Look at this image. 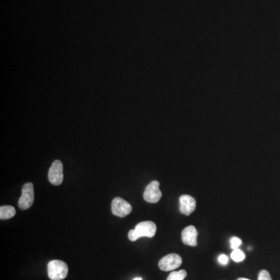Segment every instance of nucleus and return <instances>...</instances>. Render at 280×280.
I'll return each mask as SVG.
<instances>
[{"label":"nucleus","mask_w":280,"mask_h":280,"mask_svg":"<svg viewBox=\"0 0 280 280\" xmlns=\"http://www.w3.org/2000/svg\"><path fill=\"white\" fill-rule=\"evenodd\" d=\"M230 243H231V247L233 250L238 248L242 244V241L240 238L237 237H231L230 240Z\"/></svg>","instance_id":"obj_13"},{"label":"nucleus","mask_w":280,"mask_h":280,"mask_svg":"<svg viewBox=\"0 0 280 280\" xmlns=\"http://www.w3.org/2000/svg\"><path fill=\"white\" fill-rule=\"evenodd\" d=\"M162 193L160 190V183L157 181H153L147 185L144 193V198L147 203H156L160 201Z\"/></svg>","instance_id":"obj_5"},{"label":"nucleus","mask_w":280,"mask_h":280,"mask_svg":"<svg viewBox=\"0 0 280 280\" xmlns=\"http://www.w3.org/2000/svg\"><path fill=\"white\" fill-rule=\"evenodd\" d=\"M48 180L53 185L59 186L63 181V165L60 160H54L48 172Z\"/></svg>","instance_id":"obj_7"},{"label":"nucleus","mask_w":280,"mask_h":280,"mask_svg":"<svg viewBox=\"0 0 280 280\" xmlns=\"http://www.w3.org/2000/svg\"><path fill=\"white\" fill-rule=\"evenodd\" d=\"M68 265L60 260H52L48 264V275L51 280H63L67 277Z\"/></svg>","instance_id":"obj_2"},{"label":"nucleus","mask_w":280,"mask_h":280,"mask_svg":"<svg viewBox=\"0 0 280 280\" xmlns=\"http://www.w3.org/2000/svg\"><path fill=\"white\" fill-rule=\"evenodd\" d=\"M231 259H232L234 262H241L245 259V255H244V252L240 250V249H235V250H233L232 253H231Z\"/></svg>","instance_id":"obj_12"},{"label":"nucleus","mask_w":280,"mask_h":280,"mask_svg":"<svg viewBox=\"0 0 280 280\" xmlns=\"http://www.w3.org/2000/svg\"><path fill=\"white\" fill-rule=\"evenodd\" d=\"M187 276V272L185 270H180L178 272H172L168 275L166 280H184Z\"/></svg>","instance_id":"obj_11"},{"label":"nucleus","mask_w":280,"mask_h":280,"mask_svg":"<svg viewBox=\"0 0 280 280\" xmlns=\"http://www.w3.org/2000/svg\"><path fill=\"white\" fill-rule=\"evenodd\" d=\"M181 263L182 259L181 256L177 254H170L162 258L159 262L158 265L162 271L168 272L178 269L181 266Z\"/></svg>","instance_id":"obj_4"},{"label":"nucleus","mask_w":280,"mask_h":280,"mask_svg":"<svg viewBox=\"0 0 280 280\" xmlns=\"http://www.w3.org/2000/svg\"><path fill=\"white\" fill-rule=\"evenodd\" d=\"M237 280H250V279H248V278H238V279Z\"/></svg>","instance_id":"obj_16"},{"label":"nucleus","mask_w":280,"mask_h":280,"mask_svg":"<svg viewBox=\"0 0 280 280\" xmlns=\"http://www.w3.org/2000/svg\"><path fill=\"white\" fill-rule=\"evenodd\" d=\"M197 237H198V231L194 226L187 227L182 231V234H181V239L184 244L191 247H195L198 244Z\"/></svg>","instance_id":"obj_9"},{"label":"nucleus","mask_w":280,"mask_h":280,"mask_svg":"<svg viewBox=\"0 0 280 280\" xmlns=\"http://www.w3.org/2000/svg\"><path fill=\"white\" fill-rule=\"evenodd\" d=\"M180 202V212L182 214L186 215V216H189L194 211V209L196 208V202L193 197L188 194H184L181 195L179 199Z\"/></svg>","instance_id":"obj_8"},{"label":"nucleus","mask_w":280,"mask_h":280,"mask_svg":"<svg viewBox=\"0 0 280 280\" xmlns=\"http://www.w3.org/2000/svg\"><path fill=\"white\" fill-rule=\"evenodd\" d=\"M132 207L123 199L115 198L111 203V211L113 214L119 217H125L132 212Z\"/></svg>","instance_id":"obj_6"},{"label":"nucleus","mask_w":280,"mask_h":280,"mask_svg":"<svg viewBox=\"0 0 280 280\" xmlns=\"http://www.w3.org/2000/svg\"><path fill=\"white\" fill-rule=\"evenodd\" d=\"M16 215L15 208L12 206H4L0 207V219H9Z\"/></svg>","instance_id":"obj_10"},{"label":"nucleus","mask_w":280,"mask_h":280,"mask_svg":"<svg viewBox=\"0 0 280 280\" xmlns=\"http://www.w3.org/2000/svg\"><path fill=\"white\" fill-rule=\"evenodd\" d=\"M259 280H272L270 274L267 270H262L259 274Z\"/></svg>","instance_id":"obj_14"},{"label":"nucleus","mask_w":280,"mask_h":280,"mask_svg":"<svg viewBox=\"0 0 280 280\" xmlns=\"http://www.w3.org/2000/svg\"><path fill=\"white\" fill-rule=\"evenodd\" d=\"M218 262L221 264V265H226L229 262V259L226 255H220L218 258Z\"/></svg>","instance_id":"obj_15"},{"label":"nucleus","mask_w":280,"mask_h":280,"mask_svg":"<svg viewBox=\"0 0 280 280\" xmlns=\"http://www.w3.org/2000/svg\"><path fill=\"white\" fill-rule=\"evenodd\" d=\"M133 280H143L142 278H135Z\"/></svg>","instance_id":"obj_17"},{"label":"nucleus","mask_w":280,"mask_h":280,"mask_svg":"<svg viewBox=\"0 0 280 280\" xmlns=\"http://www.w3.org/2000/svg\"><path fill=\"white\" fill-rule=\"evenodd\" d=\"M157 232V226L152 221H144L135 226V229L131 230L128 234L131 241H135L142 237H153Z\"/></svg>","instance_id":"obj_1"},{"label":"nucleus","mask_w":280,"mask_h":280,"mask_svg":"<svg viewBox=\"0 0 280 280\" xmlns=\"http://www.w3.org/2000/svg\"><path fill=\"white\" fill-rule=\"evenodd\" d=\"M34 201H35L34 185L31 182H28L22 188L21 197L18 202L19 207L23 210H26L32 207Z\"/></svg>","instance_id":"obj_3"}]
</instances>
